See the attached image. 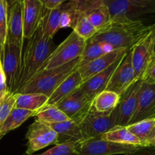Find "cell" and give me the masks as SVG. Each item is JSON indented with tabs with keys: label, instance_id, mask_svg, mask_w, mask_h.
<instances>
[{
	"label": "cell",
	"instance_id": "6da1fadb",
	"mask_svg": "<svg viewBox=\"0 0 155 155\" xmlns=\"http://www.w3.org/2000/svg\"><path fill=\"white\" fill-rule=\"evenodd\" d=\"M152 25H145L143 21L130 20H110L90 39L98 42L110 44L115 49H132L136 43L145 37L151 30Z\"/></svg>",
	"mask_w": 155,
	"mask_h": 155
},
{
	"label": "cell",
	"instance_id": "7a4b0ae2",
	"mask_svg": "<svg viewBox=\"0 0 155 155\" xmlns=\"http://www.w3.org/2000/svg\"><path fill=\"white\" fill-rule=\"evenodd\" d=\"M52 39L45 37L39 27L33 36L28 39L26 47L23 49L19 83L16 93L42 69L54 49Z\"/></svg>",
	"mask_w": 155,
	"mask_h": 155
},
{
	"label": "cell",
	"instance_id": "3957f363",
	"mask_svg": "<svg viewBox=\"0 0 155 155\" xmlns=\"http://www.w3.org/2000/svg\"><path fill=\"white\" fill-rule=\"evenodd\" d=\"M79 62L80 58L53 69H42L17 93H40L49 98L58 86L78 69Z\"/></svg>",
	"mask_w": 155,
	"mask_h": 155
},
{
	"label": "cell",
	"instance_id": "277c9868",
	"mask_svg": "<svg viewBox=\"0 0 155 155\" xmlns=\"http://www.w3.org/2000/svg\"><path fill=\"white\" fill-rule=\"evenodd\" d=\"M111 20L142 21L155 14V0H103Z\"/></svg>",
	"mask_w": 155,
	"mask_h": 155
},
{
	"label": "cell",
	"instance_id": "5b68a950",
	"mask_svg": "<svg viewBox=\"0 0 155 155\" xmlns=\"http://www.w3.org/2000/svg\"><path fill=\"white\" fill-rule=\"evenodd\" d=\"M144 148H145L137 145L110 142L98 136L78 142L77 155H130Z\"/></svg>",
	"mask_w": 155,
	"mask_h": 155
},
{
	"label": "cell",
	"instance_id": "8992f818",
	"mask_svg": "<svg viewBox=\"0 0 155 155\" xmlns=\"http://www.w3.org/2000/svg\"><path fill=\"white\" fill-rule=\"evenodd\" d=\"M86 42V40L72 31L57 48H54L45 61L42 69H53L80 58Z\"/></svg>",
	"mask_w": 155,
	"mask_h": 155
},
{
	"label": "cell",
	"instance_id": "52a82bcc",
	"mask_svg": "<svg viewBox=\"0 0 155 155\" xmlns=\"http://www.w3.org/2000/svg\"><path fill=\"white\" fill-rule=\"evenodd\" d=\"M23 48L6 39L0 61L6 79L7 91L16 93L19 83Z\"/></svg>",
	"mask_w": 155,
	"mask_h": 155
},
{
	"label": "cell",
	"instance_id": "ba28073f",
	"mask_svg": "<svg viewBox=\"0 0 155 155\" xmlns=\"http://www.w3.org/2000/svg\"><path fill=\"white\" fill-rule=\"evenodd\" d=\"M155 24L152 30L130 50L134 71V81L142 80L145 70L154 54Z\"/></svg>",
	"mask_w": 155,
	"mask_h": 155
},
{
	"label": "cell",
	"instance_id": "9c48e42d",
	"mask_svg": "<svg viewBox=\"0 0 155 155\" xmlns=\"http://www.w3.org/2000/svg\"><path fill=\"white\" fill-rule=\"evenodd\" d=\"M142 84V80L134 82L120 95L119 103L113 110L115 127H127L130 124L137 106Z\"/></svg>",
	"mask_w": 155,
	"mask_h": 155
},
{
	"label": "cell",
	"instance_id": "30bf717a",
	"mask_svg": "<svg viewBox=\"0 0 155 155\" xmlns=\"http://www.w3.org/2000/svg\"><path fill=\"white\" fill-rule=\"evenodd\" d=\"M83 140L101 136L115 127V118L113 111L98 113L91 107L87 114L79 123Z\"/></svg>",
	"mask_w": 155,
	"mask_h": 155
},
{
	"label": "cell",
	"instance_id": "8fae6325",
	"mask_svg": "<svg viewBox=\"0 0 155 155\" xmlns=\"http://www.w3.org/2000/svg\"><path fill=\"white\" fill-rule=\"evenodd\" d=\"M27 148L26 154L32 155L36 151L57 142V133L48 124L35 120L29 127L26 134Z\"/></svg>",
	"mask_w": 155,
	"mask_h": 155
},
{
	"label": "cell",
	"instance_id": "7c38bea8",
	"mask_svg": "<svg viewBox=\"0 0 155 155\" xmlns=\"http://www.w3.org/2000/svg\"><path fill=\"white\" fill-rule=\"evenodd\" d=\"M92 101L81 90L77 89L54 104L70 119L79 124L92 107Z\"/></svg>",
	"mask_w": 155,
	"mask_h": 155
},
{
	"label": "cell",
	"instance_id": "4fadbf2b",
	"mask_svg": "<svg viewBox=\"0 0 155 155\" xmlns=\"http://www.w3.org/2000/svg\"><path fill=\"white\" fill-rule=\"evenodd\" d=\"M134 82V71L130 50L112 74L105 90L120 95Z\"/></svg>",
	"mask_w": 155,
	"mask_h": 155
},
{
	"label": "cell",
	"instance_id": "5bb4252c",
	"mask_svg": "<svg viewBox=\"0 0 155 155\" xmlns=\"http://www.w3.org/2000/svg\"><path fill=\"white\" fill-rule=\"evenodd\" d=\"M23 29V0H16L8 7L6 39L17 44L24 49Z\"/></svg>",
	"mask_w": 155,
	"mask_h": 155
},
{
	"label": "cell",
	"instance_id": "9a60e30c",
	"mask_svg": "<svg viewBox=\"0 0 155 155\" xmlns=\"http://www.w3.org/2000/svg\"><path fill=\"white\" fill-rule=\"evenodd\" d=\"M128 51L127 49H115L111 52L104 54L89 63L78 68L77 70L81 76L83 83L87 81L95 74L108 68L117 61L124 58Z\"/></svg>",
	"mask_w": 155,
	"mask_h": 155
},
{
	"label": "cell",
	"instance_id": "2e32d148",
	"mask_svg": "<svg viewBox=\"0 0 155 155\" xmlns=\"http://www.w3.org/2000/svg\"><path fill=\"white\" fill-rule=\"evenodd\" d=\"M44 9L39 0H23V33L24 39L33 36L40 25Z\"/></svg>",
	"mask_w": 155,
	"mask_h": 155
},
{
	"label": "cell",
	"instance_id": "e0dca14e",
	"mask_svg": "<svg viewBox=\"0 0 155 155\" xmlns=\"http://www.w3.org/2000/svg\"><path fill=\"white\" fill-rule=\"evenodd\" d=\"M123 59L124 58L117 61L115 63L110 65L108 68L103 71L102 72L95 74L87 81L82 83L78 89L92 101L98 94L105 90L112 74H114L120 63L122 61Z\"/></svg>",
	"mask_w": 155,
	"mask_h": 155
},
{
	"label": "cell",
	"instance_id": "ac0fdd59",
	"mask_svg": "<svg viewBox=\"0 0 155 155\" xmlns=\"http://www.w3.org/2000/svg\"><path fill=\"white\" fill-rule=\"evenodd\" d=\"M155 104V84H148L142 82V87L138 98L136 110L130 120V124L142 120L148 117Z\"/></svg>",
	"mask_w": 155,
	"mask_h": 155
},
{
	"label": "cell",
	"instance_id": "d6986e66",
	"mask_svg": "<svg viewBox=\"0 0 155 155\" xmlns=\"http://www.w3.org/2000/svg\"><path fill=\"white\" fill-rule=\"evenodd\" d=\"M48 125L50 126L57 133V142L55 145L83 140L79 124L73 120L70 119L64 122L49 124Z\"/></svg>",
	"mask_w": 155,
	"mask_h": 155
},
{
	"label": "cell",
	"instance_id": "ffe728a7",
	"mask_svg": "<svg viewBox=\"0 0 155 155\" xmlns=\"http://www.w3.org/2000/svg\"><path fill=\"white\" fill-rule=\"evenodd\" d=\"M82 83H83V80H82L81 76H80L78 70H77L73 72L71 75L68 76L58 86L57 89L48 98L47 104H56L64 98L77 90Z\"/></svg>",
	"mask_w": 155,
	"mask_h": 155
},
{
	"label": "cell",
	"instance_id": "44dd1931",
	"mask_svg": "<svg viewBox=\"0 0 155 155\" xmlns=\"http://www.w3.org/2000/svg\"><path fill=\"white\" fill-rule=\"evenodd\" d=\"M64 4L54 9H44L43 15L39 27L44 36L48 39H53L55 33L60 29L61 15L63 11Z\"/></svg>",
	"mask_w": 155,
	"mask_h": 155
},
{
	"label": "cell",
	"instance_id": "7402d4cb",
	"mask_svg": "<svg viewBox=\"0 0 155 155\" xmlns=\"http://www.w3.org/2000/svg\"><path fill=\"white\" fill-rule=\"evenodd\" d=\"M15 107L36 112L48 103V97L40 93H15Z\"/></svg>",
	"mask_w": 155,
	"mask_h": 155
},
{
	"label": "cell",
	"instance_id": "603a6c76",
	"mask_svg": "<svg viewBox=\"0 0 155 155\" xmlns=\"http://www.w3.org/2000/svg\"><path fill=\"white\" fill-rule=\"evenodd\" d=\"M35 113L36 112L31 111V110L14 107L11 111L10 114L8 116L5 120L0 127V140L8 133L18 128L28 118L34 116Z\"/></svg>",
	"mask_w": 155,
	"mask_h": 155
},
{
	"label": "cell",
	"instance_id": "cb8c5ba5",
	"mask_svg": "<svg viewBox=\"0 0 155 155\" xmlns=\"http://www.w3.org/2000/svg\"><path fill=\"white\" fill-rule=\"evenodd\" d=\"M102 139L117 143L142 146L140 140L130 133L127 127H114L101 136Z\"/></svg>",
	"mask_w": 155,
	"mask_h": 155
},
{
	"label": "cell",
	"instance_id": "d4e9b609",
	"mask_svg": "<svg viewBox=\"0 0 155 155\" xmlns=\"http://www.w3.org/2000/svg\"><path fill=\"white\" fill-rule=\"evenodd\" d=\"M119 101V95L111 91L104 90L92 100V108L98 113H110L117 107Z\"/></svg>",
	"mask_w": 155,
	"mask_h": 155
},
{
	"label": "cell",
	"instance_id": "484cf974",
	"mask_svg": "<svg viewBox=\"0 0 155 155\" xmlns=\"http://www.w3.org/2000/svg\"><path fill=\"white\" fill-rule=\"evenodd\" d=\"M33 117H36L37 120L47 124H56L70 120V118L54 104H45L35 113Z\"/></svg>",
	"mask_w": 155,
	"mask_h": 155
},
{
	"label": "cell",
	"instance_id": "4316f807",
	"mask_svg": "<svg viewBox=\"0 0 155 155\" xmlns=\"http://www.w3.org/2000/svg\"><path fill=\"white\" fill-rule=\"evenodd\" d=\"M155 125V118L145 119L127 126L130 133L136 136L140 140L144 148L146 147V142L152 133Z\"/></svg>",
	"mask_w": 155,
	"mask_h": 155
},
{
	"label": "cell",
	"instance_id": "83f0119b",
	"mask_svg": "<svg viewBox=\"0 0 155 155\" xmlns=\"http://www.w3.org/2000/svg\"><path fill=\"white\" fill-rule=\"evenodd\" d=\"M104 54V52L103 51L101 45L99 42L92 39H88L86 40L84 49L80 58L79 68L98 58Z\"/></svg>",
	"mask_w": 155,
	"mask_h": 155
},
{
	"label": "cell",
	"instance_id": "f1b7e54d",
	"mask_svg": "<svg viewBox=\"0 0 155 155\" xmlns=\"http://www.w3.org/2000/svg\"><path fill=\"white\" fill-rule=\"evenodd\" d=\"M91 24L95 27L97 31L105 27L110 22V15L108 8L105 5H102L98 8L95 9L86 15Z\"/></svg>",
	"mask_w": 155,
	"mask_h": 155
},
{
	"label": "cell",
	"instance_id": "f546056e",
	"mask_svg": "<svg viewBox=\"0 0 155 155\" xmlns=\"http://www.w3.org/2000/svg\"><path fill=\"white\" fill-rule=\"evenodd\" d=\"M73 31L85 40L89 39L97 33V30L91 24L86 15H80L79 16L73 27Z\"/></svg>",
	"mask_w": 155,
	"mask_h": 155
},
{
	"label": "cell",
	"instance_id": "4dcf8cb0",
	"mask_svg": "<svg viewBox=\"0 0 155 155\" xmlns=\"http://www.w3.org/2000/svg\"><path fill=\"white\" fill-rule=\"evenodd\" d=\"M77 146L78 142H64L55 145L51 149L36 155H77Z\"/></svg>",
	"mask_w": 155,
	"mask_h": 155
},
{
	"label": "cell",
	"instance_id": "1f68e13d",
	"mask_svg": "<svg viewBox=\"0 0 155 155\" xmlns=\"http://www.w3.org/2000/svg\"><path fill=\"white\" fill-rule=\"evenodd\" d=\"M74 10L80 15H88L104 5L103 0H70Z\"/></svg>",
	"mask_w": 155,
	"mask_h": 155
},
{
	"label": "cell",
	"instance_id": "d6a6232c",
	"mask_svg": "<svg viewBox=\"0 0 155 155\" xmlns=\"http://www.w3.org/2000/svg\"><path fill=\"white\" fill-rule=\"evenodd\" d=\"M15 94L6 91L0 99V127L15 107Z\"/></svg>",
	"mask_w": 155,
	"mask_h": 155
},
{
	"label": "cell",
	"instance_id": "836d02e7",
	"mask_svg": "<svg viewBox=\"0 0 155 155\" xmlns=\"http://www.w3.org/2000/svg\"><path fill=\"white\" fill-rule=\"evenodd\" d=\"M8 5L5 2L0 0V45L2 50L4 47L7 37Z\"/></svg>",
	"mask_w": 155,
	"mask_h": 155
},
{
	"label": "cell",
	"instance_id": "e575fe53",
	"mask_svg": "<svg viewBox=\"0 0 155 155\" xmlns=\"http://www.w3.org/2000/svg\"><path fill=\"white\" fill-rule=\"evenodd\" d=\"M142 80L148 84H155V53L142 76Z\"/></svg>",
	"mask_w": 155,
	"mask_h": 155
},
{
	"label": "cell",
	"instance_id": "d590c367",
	"mask_svg": "<svg viewBox=\"0 0 155 155\" xmlns=\"http://www.w3.org/2000/svg\"><path fill=\"white\" fill-rule=\"evenodd\" d=\"M43 7L46 9H54L59 7L67 1L70 0H39Z\"/></svg>",
	"mask_w": 155,
	"mask_h": 155
},
{
	"label": "cell",
	"instance_id": "8d00e7d4",
	"mask_svg": "<svg viewBox=\"0 0 155 155\" xmlns=\"http://www.w3.org/2000/svg\"><path fill=\"white\" fill-rule=\"evenodd\" d=\"M6 91H7L6 79L4 71L2 70V67L1 61H0V94H4Z\"/></svg>",
	"mask_w": 155,
	"mask_h": 155
},
{
	"label": "cell",
	"instance_id": "74e56055",
	"mask_svg": "<svg viewBox=\"0 0 155 155\" xmlns=\"http://www.w3.org/2000/svg\"><path fill=\"white\" fill-rule=\"evenodd\" d=\"M146 147L147 148H153L155 149V125L152 133H151L149 138L147 140Z\"/></svg>",
	"mask_w": 155,
	"mask_h": 155
},
{
	"label": "cell",
	"instance_id": "f35d334b",
	"mask_svg": "<svg viewBox=\"0 0 155 155\" xmlns=\"http://www.w3.org/2000/svg\"><path fill=\"white\" fill-rule=\"evenodd\" d=\"M145 148L144 149L141 150V151H138V152L135 153V154H130V155H155V149L153 148Z\"/></svg>",
	"mask_w": 155,
	"mask_h": 155
},
{
	"label": "cell",
	"instance_id": "ab89813d",
	"mask_svg": "<svg viewBox=\"0 0 155 155\" xmlns=\"http://www.w3.org/2000/svg\"><path fill=\"white\" fill-rule=\"evenodd\" d=\"M101 45V48H102L103 51L104 52V54L106 53H109V52H111V51H114L115 48L112 46L110 44L107 43V42H99Z\"/></svg>",
	"mask_w": 155,
	"mask_h": 155
},
{
	"label": "cell",
	"instance_id": "60d3db41",
	"mask_svg": "<svg viewBox=\"0 0 155 155\" xmlns=\"http://www.w3.org/2000/svg\"><path fill=\"white\" fill-rule=\"evenodd\" d=\"M151 118H155V104L154 107H153L152 110H151V112L148 114V119H151Z\"/></svg>",
	"mask_w": 155,
	"mask_h": 155
},
{
	"label": "cell",
	"instance_id": "b9f144b4",
	"mask_svg": "<svg viewBox=\"0 0 155 155\" xmlns=\"http://www.w3.org/2000/svg\"><path fill=\"white\" fill-rule=\"evenodd\" d=\"M2 1L5 2L6 4H7L8 7L9 5H12V3L16 1V0H2Z\"/></svg>",
	"mask_w": 155,
	"mask_h": 155
},
{
	"label": "cell",
	"instance_id": "7bdbcfd3",
	"mask_svg": "<svg viewBox=\"0 0 155 155\" xmlns=\"http://www.w3.org/2000/svg\"><path fill=\"white\" fill-rule=\"evenodd\" d=\"M1 53H2V48H1V45H0V56H1Z\"/></svg>",
	"mask_w": 155,
	"mask_h": 155
},
{
	"label": "cell",
	"instance_id": "ee69618b",
	"mask_svg": "<svg viewBox=\"0 0 155 155\" xmlns=\"http://www.w3.org/2000/svg\"><path fill=\"white\" fill-rule=\"evenodd\" d=\"M2 95H3V94H0V99H1V98H2Z\"/></svg>",
	"mask_w": 155,
	"mask_h": 155
},
{
	"label": "cell",
	"instance_id": "f6af8a7d",
	"mask_svg": "<svg viewBox=\"0 0 155 155\" xmlns=\"http://www.w3.org/2000/svg\"><path fill=\"white\" fill-rule=\"evenodd\" d=\"M154 53H155V39H154Z\"/></svg>",
	"mask_w": 155,
	"mask_h": 155
},
{
	"label": "cell",
	"instance_id": "bcb514c9",
	"mask_svg": "<svg viewBox=\"0 0 155 155\" xmlns=\"http://www.w3.org/2000/svg\"><path fill=\"white\" fill-rule=\"evenodd\" d=\"M25 155H27V154H25Z\"/></svg>",
	"mask_w": 155,
	"mask_h": 155
}]
</instances>
